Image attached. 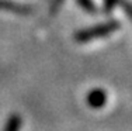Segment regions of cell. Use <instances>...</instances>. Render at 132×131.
<instances>
[{"instance_id": "6da1fadb", "label": "cell", "mask_w": 132, "mask_h": 131, "mask_svg": "<svg viewBox=\"0 0 132 131\" xmlns=\"http://www.w3.org/2000/svg\"><path fill=\"white\" fill-rule=\"evenodd\" d=\"M119 27H121V23H119V21L110 20V21H105V23L89 27V28L79 30L75 34V40L79 44H86V42L94 41V40H97V38H101V37L110 35V34H112L114 31L119 30Z\"/></svg>"}, {"instance_id": "7a4b0ae2", "label": "cell", "mask_w": 132, "mask_h": 131, "mask_svg": "<svg viewBox=\"0 0 132 131\" xmlns=\"http://www.w3.org/2000/svg\"><path fill=\"white\" fill-rule=\"evenodd\" d=\"M0 10L3 11H11L17 14H30L32 11V7L23 3L11 2V0H0Z\"/></svg>"}, {"instance_id": "3957f363", "label": "cell", "mask_w": 132, "mask_h": 131, "mask_svg": "<svg viewBox=\"0 0 132 131\" xmlns=\"http://www.w3.org/2000/svg\"><path fill=\"white\" fill-rule=\"evenodd\" d=\"M87 103L92 109H101L107 103V93L103 89H93L87 95Z\"/></svg>"}, {"instance_id": "277c9868", "label": "cell", "mask_w": 132, "mask_h": 131, "mask_svg": "<svg viewBox=\"0 0 132 131\" xmlns=\"http://www.w3.org/2000/svg\"><path fill=\"white\" fill-rule=\"evenodd\" d=\"M20 128H21L20 114H11L4 126V131H20Z\"/></svg>"}, {"instance_id": "5b68a950", "label": "cell", "mask_w": 132, "mask_h": 131, "mask_svg": "<svg viewBox=\"0 0 132 131\" xmlns=\"http://www.w3.org/2000/svg\"><path fill=\"white\" fill-rule=\"evenodd\" d=\"M76 2L80 6V9H83L87 13H96L97 11V6L93 0H76Z\"/></svg>"}, {"instance_id": "8992f818", "label": "cell", "mask_w": 132, "mask_h": 131, "mask_svg": "<svg viewBox=\"0 0 132 131\" xmlns=\"http://www.w3.org/2000/svg\"><path fill=\"white\" fill-rule=\"evenodd\" d=\"M118 6H121L124 13L127 14L128 18L132 21V3L128 2V0H118Z\"/></svg>"}, {"instance_id": "52a82bcc", "label": "cell", "mask_w": 132, "mask_h": 131, "mask_svg": "<svg viewBox=\"0 0 132 131\" xmlns=\"http://www.w3.org/2000/svg\"><path fill=\"white\" fill-rule=\"evenodd\" d=\"M115 6H118V0H104V9H105V11H111Z\"/></svg>"}]
</instances>
